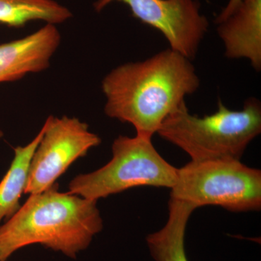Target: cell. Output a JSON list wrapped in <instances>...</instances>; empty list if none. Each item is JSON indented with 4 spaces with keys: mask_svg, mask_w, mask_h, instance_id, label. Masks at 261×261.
<instances>
[{
    "mask_svg": "<svg viewBox=\"0 0 261 261\" xmlns=\"http://www.w3.org/2000/svg\"><path fill=\"white\" fill-rule=\"evenodd\" d=\"M200 85L191 61L169 48L109 72L101 84L104 111L110 118L132 124L137 135L152 138Z\"/></svg>",
    "mask_w": 261,
    "mask_h": 261,
    "instance_id": "obj_1",
    "label": "cell"
},
{
    "mask_svg": "<svg viewBox=\"0 0 261 261\" xmlns=\"http://www.w3.org/2000/svg\"><path fill=\"white\" fill-rule=\"evenodd\" d=\"M97 202L59 192L56 184L30 195L16 213L0 225V261L34 244L75 258L102 231Z\"/></svg>",
    "mask_w": 261,
    "mask_h": 261,
    "instance_id": "obj_2",
    "label": "cell"
},
{
    "mask_svg": "<svg viewBox=\"0 0 261 261\" xmlns=\"http://www.w3.org/2000/svg\"><path fill=\"white\" fill-rule=\"evenodd\" d=\"M261 132V105L249 98L240 111L219 100L217 111L200 118L183 102L164 120L157 134L177 146L192 161L241 159L247 146Z\"/></svg>",
    "mask_w": 261,
    "mask_h": 261,
    "instance_id": "obj_3",
    "label": "cell"
},
{
    "mask_svg": "<svg viewBox=\"0 0 261 261\" xmlns=\"http://www.w3.org/2000/svg\"><path fill=\"white\" fill-rule=\"evenodd\" d=\"M112 159L94 172L80 174L70 182V193L97 201L137 187L171 189L178 168L168 163L152 138L119 136L112 145Z\"/></svg>",
    "mask_w": 261,
    "mask_h": 261,
    "instance_id": "obj_4",
    "label": "cell"
},
{
    "mask_svg": "<svg viewBox=\"0 0 261 261\" xmlns=\"http://www.w3.org/2000/svg\"><path fill=\"white\" fill-rule=\"evenodd\" d=\"M171 199L194 208L216 205L232 212L259 211L261 171L240 160L221 159L190 161L178 168Z\"/></svg>",
    "mask_w": 261,
    "mask_h": 261,
    "instance_id": "obj_5",
    "label": "cell"
},
{
    "mask_svg": "<svg viewBox=\"0 0 261 261\" xmlns=\"http://www.w3.org/2000/svg\"><path fill=\"white\" fill-rule=\"evenodd\" d=\"M33 154L25 194L39 193L56 185L76 160L100 145L101 138L74 117H48Z\"/></svg>",
    "mask_w": 261,
    "mask_h": 261,
    "instance_id": "obj_6",
    "label": "cell"
},
{
    "mask_svg": "<svg viewBox=\"0 0 261 261\" xmlns=\"http://www.w3.org/2000/svg\"><path fill=\"white\" fill-rule=\"evenodd\" d=\"M114 1L124 3L135 18L159 30L170 49L190 61L195 58L209 27L197 0H97L94 8L101 11Z\"/></svg>",
    "mask_w": 261,
    "mask_h": 261,
    "instance_id": "obj_7",
    "label": "cell"
},
{
    "mask_svg": "<svg viewBox=\"0 0 261 261\" xmlns=\"http://www.w3.org/2000/svg\"><path fill=\"white\" fill-rule=\"evenodd\" d=\"M61 42L56 25L46 24L27 37L0 44V83L47 69Z\"/></svg>",
    "mask_w": 261,
    "mask_h": 261,
    "instance_id": "obj_8",
    "label": "cell"
},
{
    "mask_svg": "<svg viewBox=\"0 0 261 261\" xmlns=\"http://www.w3.org/2000/svg\"><path fill=\"white\" fill-rule=\"evenodd\" d=\"M218 35L229 59L248 60L261 69V0H241L227 18L217 24Z\"/></svg>",
    "mask_w": 261,
    "mask_h": 261,
    "instance_id": "obj_9",
    "label": "cell"
},
{
    "mask_svg": "<svg viewBox=\"0 0 261 261\" xmlns=\"http://www.w3.org/2000/svg\"><path fill=\"white\" fill-rule=\"evenodd\" d=\"M192 206L170 198L168 219L161 229L146 238L151 256L154 261H188L185 251V233Z\"/></svg>",
    "mask_w": 261,
    "mask_h": 261,
    "instance_id": "obj_10",
    "label": "cell"
},
{
    "mask_svg": "<svg viewBox=\"0 0 261 261\" xmlns=\"http://www.w3.org/2000/svg\"><path fill=\"white\" fill-rule=\"evenodd\" d=\"M43 133L44 126L30 143L14 149L13 161L0 181V224L12 217L21 206L20 199L27 187L31 161Z\"/></svg>",
    "mask_w": 261,
    "mask_h": 261,
    "instance_id": "obj_11",
    "label": "cell"
},
{
    "mask_svg": "<svg viewBox=\"0 0 261 261\" xmlns=\"http://www.w3.org/2000/svg\"><path fill=\"white\" fill-rule=\"evenodd\" d=\"M72 17L66 7L55 0H0V23L22 27L34 20L64 23Z\"/></svg>",
    "mask_w": 261,
    "mask_h": 261,
    "instance_id": "obj_12",
    "label": "cell"
},
{
    "mask_svg": "<svg viewBox=\"0 0 261 261\" xmlns=\"http://www.w3.org/2000/svg\"><path fill=\"white\" fill-rule=\"evenodd\" d=\"M240 2H241V0H229L228 4L226 5V7L222 10V11L216 17L215 23L219 24L222 22L223 20H224L225 19L227 18L234 11L237 7L240 4Z\"/></svg>",
    "mask_w": 261,
    "mask_h": 261,
    "instance_id": "obj_13",
    "label": "cell"
},
{
    "mask_svg": "<svg viewBox=\"0 0 261 261\" xmlns=\"http://www.w3.org/2000/svg\"><path fill=\"white\" fill-rule=\"evenodd\" d=\"M3 135H4V134H3V132H2L1 130H0V139H1L2 137H3Z\"/></svg>",
    "mask_w": 261,
    "mask_h": 261,
    "instance_id": "obj_14",
    "label": "cell"
}]
</instances>
